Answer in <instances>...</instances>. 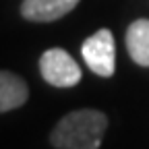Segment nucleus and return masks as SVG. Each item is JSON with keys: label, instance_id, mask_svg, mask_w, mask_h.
<instances>
[{"label": "nucleus", "instance_id": "nucleus-1", "mask_svg": "<svg viewBox=\"0 0 149 149\" xmlns=\"http://www.w3.org/2000/svg\"><path fill=\"white\" fill-rule=\"evenodd\" d=\"M108 128V116L100 110L83 108L68 112L54 126L50 143L56 149H100Z\"/></svg>", "mask_w": 149, "mask_h": 149}, {"label": "nucleus", "instance_id": "nucleus-2", "mask_svg": "<svg viewBox=\"0 0 149 149\" xmlns=\"http://www.w3.org/2000/svg\"><path fill=\"white\" fill-rule=\"evenodd\" d=\"M40 70H42V77L50 85L60 87V89L74 87L83 77L77 60L62 48L46 50L40 58Z\"/></svg>", "mask_w": 149, "mask_h": 149}, {"label": "nucleus", "instance_id": "nucleus-3", "mask_svg": "<svg viewBox=\"0 0 149 149\" xmlns=\"http://www.w3.org/2000/svg\"><path fill=\"white\" fill-rule=\"evenodd\" d=\"M81 54L85 64L100 77H112L116 70V52H114V35L110 29H100L83 42Z\"/></svg>", "mask_w": 149, "mask_h": 149}, {"label": "nucleus", "instance_id": "nucleus-4", "mask_svg": "<svg viewBox=\"0 0 149 149\" xmlns=\"http://www.w3.org/2000/svg\"><path fill=\"white\" fill-rule=\"evenodd\" d=\"M79 0H23L21 15L31 23H52L68 15Z\"/></svg>", "mask_w": 149, "mask_h": 149}, {"label": "nucleus", "instance_id": "nucleus-5", "mask_svg": "<svg viewBox=\"0 0 149 149\" xmlns=\"http://www.w3.org/2000/svg\"><path fill=\"white\" fill-rule=\"evenodd\" d=\"M29 97L27 83L10 70H0V114L21 108Z\"/></svg>", "mask_w": 149, "mask_h": 149}, {"label": "nucleus", "instance_id": "nucleus-6", "mask_svg": "<svg viewBox=\"0 0 149 149\" xmlns=\"http://www.w3.org/2000/svg\"><path fill=\"white\" fill-rule=\"evenodd\" d=\"M126 50L139 66H149V19H137L128 25Z\"/></svg>", "mask_w": 149, "mask_h": 149}]
</instances>
